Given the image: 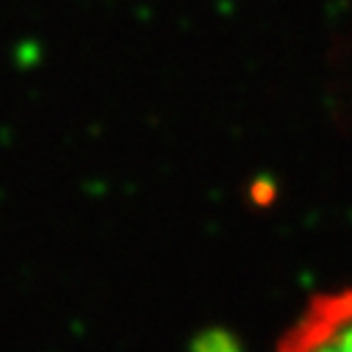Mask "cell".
Here are the masks:
<instances>
[{
	"label": "cell",
	"instance_id": "1",
	"mask_svg": "<svg viewBox=\"0 0 352 352\" xmlns=\"http://www.w3.org/2000/svg\"><path fill=\"white\" fill-rule=\"evenodd\" d=\"M278 352H352V286L314 297Z\"/></svg>",
	"mask_w": 352,
	"mask_h": 352
}]
</instances>
